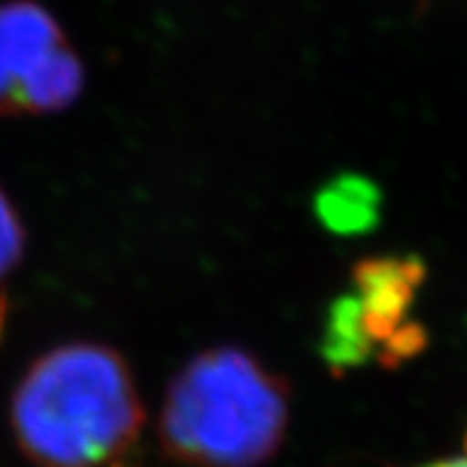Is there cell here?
I'll list each match as a JSON object with an SVG mask.
<instances>
[{
  "mask_svg": "<svg viewBox=\"0 0 467 467\" xmlns=\"http://www.w3.org/2000/svg\"><path fill=\"white\" fill-rule=\"evenodd\" d=\"M84 63L34 0L0 3V117L52 115L84 91Z\"/></svg>",
  "mask_w": 467,
  "mask_h": 467,
  "instance_id": "obj_3",
  "label": "cell"
},
{
  "mask_svg": "<svg viewBox=\"0 0 467 467\" xmlns=\"http://www.w3.org/2000/svg\"><path fill=\"white\" fill-rule=\"evenodd\" d=\"M426 281V263L416 254L367 257L353 267L361 322L374 353L408 322L416 291Z\"/></svg>",
  "mask_w": 467,
  "mask_h": 467,
  "instance_id": "obj_4",
  "label": "cell"
},
{
  "mask_svg": "<svg viewBox=\"0 0 467 467\" xmlns=\"http://www.w3.org/2000/svg\"><path fill=\"white\" fill-rule=\"evenodd\" d=\"M112 467H125V465H112Z\"/></svg>",
  "mask_w": 467,
  "mask_h": 467,
  "instance_id": "obj_10",
  "label": "cell"
},
{
  "mask_svg": "<svg viewBox=\"0 0 467 467\" xmlns=\"http://www.w3.org/2000/svg\"><path fill=\"white\" fill-rule=\"evenodd\" d=\"M146 405L128 358L101 343H66L34 358L11 398V431L36 467H104L130 450Z\"/></svg>",
  "mask_w": 467,
  "mask_h": 467,
  "instance_id": "obj_1",
  "label": "cell"
},
{
  "mask_svg": "<svg viewBox=\"0 0 467 467\" xmlns=\"http://www.w3.org/2000/svg\"><path fill=\"white\" fill-rule=\"evenodd\" d=\"M291 392L244 348L218 346L192 356L167 387L159 441L187 467H260L281 450Z\"/></svg>",
  "mask_w": 467,
  "mask_h": 467,
  "instance_id": "obj_2",
  "label": "cell"
},
{
  "mask_svg": "<svg viewBox=\"0 0 467 467\" xmlns=\"http://www.w3.org/2000/svg\"><path fill=\"white\" fill-rule=\"evenodd\" d=\"M384 195L367 174L343 171L315 192V216L335 236H361L374 232L382 221Z\"/></svg>",
  "mask_w": 467,
  "mask_h": 467,
  "instance_id": "obj_5",
  "label": "cell"
},
{
  "mask_svg": "<svg viewBox=\"0 0 467 467\" xmlns=\"http://www.w3.org/2000/svg\"><path fill=\"white\" fill-rule=\"evenodd\" d=\"M26 250V229L16 205L0 190V281L21 263Z\"/></svg>",
  "mask_w": 467,
  "mask_h": 467,
  "instance_id": "obj_7",
  "label": "cell"
},
{
  "mask_svg": "<svg viewBox=\"0 0 467 467\" xmlns=\"http://www.w3.org/2000/svg\"><path fill=\"white\" fill-rule=\"evenodd\" d=\"M8 309H11L8 296L0 291V340H3V333H5V325H8Z\"/></svg>",
  "mask_w": 467,
  "mask_h": 467,
  "instance_id": "obj_8",
  "label": "cell"
},
{
  "mask_svg": "<svg viewBox=\"0 0 467 467\" xmlns=\"http://www.w3.org/2000/svg\"><path fill=\"white\" fill-rule=\"evenodd\" d=\"M426 467H467V454L465 457H457V460H444V462H434V465Z\"/></svg>",
  "mask_w": 467,
  "mask_h": 467,
  "instance_id": "obj_9",
  "label": "cell"
},
{
  "mask_svg": "<svg viewBox=\"0 0 467 467\" xmlns=\"http://www.w3.org/2000/svg\"><path fill=\"white\" fill-rule=\"evenodd\" d=\"M319 353H322L325 364L337 374L350 367H358L368 356H374V346L364 330L361 306H358L356 294H346L330 304Z\"/></svg>",
  "mask_w": 467,
  "mask_h": 467,
  "instance_id": "obj_6",
  "label": "cell"
}]
</instances>
